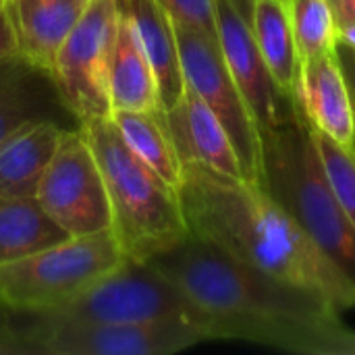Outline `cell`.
<instances>
[{"label": "cell", "instance_id": "1", "mask_svg": "<svg viewBox=\"0 0 355 355\" xmlns=\"http://www.w3.org/2000/svg\"><path fill=\"white\" fill-rule=\"evenodd\" d=\"M146 264L187 300L206 339L302 355H355V331L331 302L241 266L191 233Z\"/></svg>", "mask_w": 355, "mask_h": 355}, {"label": "cell", "instance_id": "2", "mask_svg": "<svg viewBox=\"0 0 355 355\" xmlns=\"http://www.w3.org/2000/svg\"><path fill=\"white\" fill-rule=\"evenodd\" d=\"M187 233L270 279L306 289L339 310L355 308V285L254 181L181 162L177 187Z\"/></svg>", "mask_w": 355, "mask_h": 355}, {"label": "cell", "instance_id": "3", "mask_svg": "<svg viewBox=\"0 0 355 355\" xmlns=\"http://www.w3.org/2000/svg\"><path fill=\"white\" fill-rule=\"evenodd\" d=\"M260 139V185L355 285V227L327 179L308 121L293 104Z\"/></svg>", "mask_w": 355, "mask_h": 355}, {"label": "cell", "instance_id": "4", "mask_svg": "<svg viewBox=\"0 0 355 355\" xmlns=\"http://www.w3.org/2000/svg\"><path fill=\"white\" fill-rule=\"evenodd\" d=\"M79 129L100 166L110 231L125 258L146 262L187 235L177 189L129 150L112 116L83 121Z\"/></svg>", "mask_w": 355, "mask_h": 355}, {"label": "cell", "instance_id": "5", "mask_svg": "<svg viewBox=\"0 0 355 355\" xmlns=\"http://www.w3.org/2000/svg\"><path fill=\"white\" fill-rule=\"evenodd\" d=\"M206 341L185 322L102 324L19 314L0 333V354L42 355H173Z\"/></svg>", "mask_w": 355, "mask_h": 355}, {"label": "cell", "instance_id": "6", "mask_svg": "<svg viewBox=\"0 0 355 355\" xmlns=\"http://www.w3.org/2000/svg\"><path fill=\"white\" fill-rule=\"evenodd\" d=\"M125 260L112 231L69 237L0 266V306L42 314L75 300Z\"/></svg>", "mask_w": 355, "mask_h": 355}, {"label": "cell", "instance_id": "7", "mask_svg": "<svg viewBox=\"0 0 355 355\" xmlns=\"http://www.w3.org/2000/svg\"><path fill=\"white\" fill-rule=\"evenodd\" d=\"M42 314L62 320L102 324L185 322L200 329L191 306L173 287V283L146 262L129 258L75 300Z\"/></svg>", "mask_w": 355, "mask_h": 355}, {"label": "cell", "instance_id": "8", "mask_svg": "<svg viewBox=\"0 0 355 355\" xmlns=\"http://www.w3.org/2000/svg\"><path fill=\"white\" fill-rule=\"evenodd\" d=\"M116 23V0H92L56 50L50 77L64 110L79 123L112 114L108 69Z\"/></svg>", "mask_w": 355, "mask_h": 355}, {"label": "cell", "instance_id": "9", "mask_svg": "<svg viewBox=\"0 0 355 355\" xmlns=\"http://www.w3.org/2000/svg\"><path fill=\"white\" fill-rule=\"evenodd\" d=\"M35 200L69 237L110 231L106 185L79 127L64 129L37 185Z\"/></svg>", "mask_w": 355, "mask_h": 355}, {"label": "cell", "instance_id": "10", "mask_svg": "<svg viewBox=\"0 0 355 355\" xmlns=\"http://www.w3.org/2000/svg\"><path fill=\"white\" fill-rule=\"evenodd\" d=\"M183 79L218 116L237 152L243 179L260 183L262 139L260 129L233 81L218 40L185 25H175Z\"/></svg>", "mask_w": 355, "mask_h": 355}, {"label": "cell", "instance_id": "11", "mask_svg": "<svg viewBox=\"0 0 355 355\" xmlns=\"http://www.w3.org/2000/svg\"><path fill=\"white\" fill-rule=\"evenodd\" d=\"M216 40L258 129L266 131L287 119L293 98L277 87L260 54L252 31V0H216Z\"/></svg>", "mask_w": 355, "mask_h": 355}, {"label": "cell", "instance_id": "12", "mask_svg": "<svg viewBox=\"0 0 355 355\" xmlns=\"http://www.w3.org/2000/svg\"><path fill=\"white\" fill-rule=\"evenodd\" d=\"M308 125L343 148H354V110L337 50L300 62L291 92Z\"/></svg>", "mask_w": 355, "mask_h": 355}, {"label": "cell", "instance_id": "13", "mask_svg": "<svg viewBox=\"0 0 355 355\" xmlns=\"http://www.w3.org/2000/svg\"><path fill=\"white\" fill-rule=\"evenodd\" d=\"M164 121L181 162H198L225 175L243 177L227 129L193 89L185 85L177 104L164 110Z\"/></svg>", "mask_w": 355, "mask_h": 355}, {"label": "cell", "instance_id": "14", "mask_svg": "<svg viewBox=\"0 0 355 355\" xmlns=\"http://www.w3.org/2000/svg\"><path fill=\"white\" fill-rule=\"evenodd\" d=\"M17 40V56L50 73L56 50L85 6L75 0H2Z\"/></svg>", "mask_w": 355, "mask_h": 355}, {"label": "cell", "instance_id": "15", "mask_svg": "<svg viewBox=\"0 0 355 355\" xmlns=\"http://www.w3.org/2000/svg\"><path fill=\"white\" fill-rule=\"evenodd\" d=\"M116 6L129 19L133 33L154 71L160 108H173L185 92L175 23L158 0H116Z\"/></svg>", "mask_w": 355, "mask_h": 355}, {"label": "cell", "instance_id": "16", "mask_svg": "<svg viewBox=\"0 0 355 355\" xmlns=\"http://www.w3.org/2000/svg\"><path fill=\"white\" fill-rule=\"evenodd\" d=\"M64 129L58 119L31 121L0 144V196H35Z\"/></svg>", "mask_w": 355, "mask_h": 355}, {"label": "cell", "instance_id": "17", "mask_svg": "<svg viewBox=\"0 0 355 355\" xmlns=\"http://www.w3.org/2000/svg\"><path fill=\"white\" fill-rule=\"evenodd\" d=\"M58 106L62 102L50 73L21 56L0 64V144L31 121L56 119Z\"/></svg>", "mask_w": 355, "mask_h": 355}, {"label": "cell", "instance_id": "18", "mask_svg": "<svg viewBox=\"0 0 355 355\" xmlns=\"http://www.w3.org/2000/svg\"><path fill=\"white\" fill-rule=\"evenodd\" d=\"M108 94L112 112L160 108L154 71L133 33L129 19L121 10L110 54Z\"/></svg>", "mask_w": 355, "mask_h": 355}, {"label": "cell", "instance_id": "19", "mask_svg": "<svg viewBox=\"0 0 355 355\" xmlns=\"http://www.w3.org/2000/svg\"><path fill=\"white\" fill-rule=\"evenodd\" d=\"M64 239H69V235L44 212L35 196H0V266Z\"/></svg>", "mask_w": 355, "mask_h": 355}, {"label": "cell", "instance_id": "20", "mask_svg": "<svg viewBox=\"0 0 355 355\" xmlns=\"http://www.w3.org/2000/svg\"><path fill=\"white\" fill-rule=\"evenodd\" d=\"M110 116L129 150L177 189L181 181V160L173 146L164 110H114Z\"/></svg>", "mask_w": 355, "mask_h": 355}, {"label": "cell", "instance_id": "21", "mask_svg": "<svg viewBox=\"0 0 355 355\" xmlns=\"http://www.w3.org/2000/svg\"><path fill=\"white\" fill-rule=\"evenodd\" d=\"M252 31L277 87L291 96L300 73V58L293 42L287 2L252 0Z\"/></svg>", "mask_w": 355, "mask_h": 355}, {"label": "cell", "instance_id": "22", "mask_svg": "<svg viewBox=\"0 0 355 355\" xmlns=\"http://www.w3.org/2000/svg\"><path fill=\"white\" fill-rule=\"evenodd\" d=\"M297 58L308 60L335 50L337 23L329 0H285Z\"/></svg>", "mask_w": 355, "mask_h": 355}, {"label": "cell", "instance_id": "23", "mask_svg": "<svg viewBox=\"0 0 355 355\" xmlns=\"http://www.w3.org/2000/svg\"><path fill=\"white\" fill-rule=\"evenodd\" d=\"M312 137L327 179L355 227V150L339 146L337 141H333L331 137L322 135L316 129H312Z\"/></svg>", "mask_w": 355, "mask_h": 355}, {"label": "cell", "instance_id": "24", "mask_svg": "<svg viewBox=\"0 0 355 355\" xmlns=\"http://www.w3.org/2000/svg\"><path fill=\"white\" fill-rule=\"evenodd\" d=\"M175 25L216 37V0H158Z\"/></svg>", "mask_w": 355, "mask_h": 355}, {"label": "cell", "instance_id": "25", "mask_svg": "<svg viewBox=\"0 0 355 355\" xmlns=\"http://www.w3.org/2000/svg\"><path fill=\"white\" fill-rule=\"evenodd\" d=\"M337 56H339V62H341V69H343V75H345V81H347V87H349V98H352V110H354V127H355V48L343 44L337 40ZM355 150V135H354V148Z\"/></svg>", "mask_w": 355, "mask_h": 355}, {"label": "cell", "instance_id": "26", "mask_svg": "<svg viewBox=\"0 0 355 355\" xmlns=\"http://www.w3.org/2000/svg\"><path fill=\"white\" fill-rule=\"evenodd\" d=\"M12 56H17V40H15L12 27L8 23L4 4L0 0V64L6 62Z\"/></svg>", "mask_w": 355, "mask_h": 355}, {"label": "cell", "instance_id": "27", "mask_svg": "<svg viewBox=\"0 0 355 355\" xmlns=\"http://www.w3.org/2000/svg\"><path fill=\"white\" fill-rule=\"evenodd\" d=\"M337 29L345 25H355V0H329Z\"/></svg>", "mask_w": 355, "mask_h": 355}, {"label": "cell", "instance_id": "28", "mask_svg": "<svg viewBox=\"0 0 355 355\" xmlns=\"http://www.w3.org/2000/svg\"><path fill=\"white\" fill-rule=\"evenodd\" d=\"M337 40L355 48V25H345L337 29Z\"/></svg>", "mask_w": 355, "mask_h": 355}, {"label": "cell", "instance_id": "29", "mask_svg": "<svg viewBox=\"0 0 355 355\" xmlns=\"http://www.w3.org/2000/svg\"><path fill=\"white\" fill-rule=\"evenodd\" d=\"M75 2H77V4H81V6H87V4H89L92 0H75Z\"/></svg>", "mask_w": 355, "mask_h": 355}]
</instances>
